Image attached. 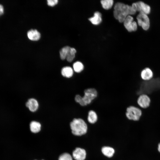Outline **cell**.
Instances as JSON below:
<instances>
[{"instance_id":"1","label":"cell","mask_w":160,"mask_h":160,"mask_svg":"<svg viewBox=\"0 0 160 160\" xmlns=\"http://www.w3.org/2000/svg\"><path fill=\"white\" fill-rule=\"evenodd\" d=\"M114 9V16L120 23L123 22L128 16L134 14L136 12L132 6L120 2L115 4Z\"/></svg>"},{"instance_id":"2","label":"cell","mask_w":160,"mask_h":160,"mask_svg":"<svg viewBox=\"0 0 160 160\" xmlns=\"http://www.w3.org/2000/svg\"><path fill=\"white\" fill-rule=\"evenodd\" d=\"M84 96L82 97L80 95H76L75 101L82 106H86L90 104L97 95L96 90L94 88L87 89L84 90Z\"/></svg>"},{"instance_id":"3","label":"cell","mask_w":160,"mask_h":160,"mask_svg":"<svg viewBox=\"0 0 160 160\" xmlns=\"http://www.w3.org/2000/svg\"><path fill=\"white\" fill-rule=\"evenodd\" d=\"M70 126L72 133L75 135L81 136L87 132V125L81 119H74L71 122Z\"/></svg>"},{"instance_id":"4","label":"cell","mask_w":160,"mask_h":160,"mask_svg":"<svg viewBox=\"0 0 160 160\" xmlns=\"http://www.w3.org/2000/svg\"><path fill=\"white\" fill-rule=\"evenodd\" d=\"M142 114L141 110L134 106H128L126 110V117L130 120L138 121L140 120Z\"/></svg>"},{"instance_id":"5","label":"cell","mask_w":160,"mask_h":160,"mask_svg":"<svg viewBox=\"0 0 160 160\" xmlns=\"http://www.w3.org/2000/svg\"><path fill=\"white\" fill-rule=\"evenodd\" d=\"M138 25L141 26L145 30L148 29L150 27V20L147 15L143 12H140L137 17Z\"/></svg>"},{"instance_id":"6","label":"cell","mask_w":160,"mask_h":160,"mask_svg":"<svg viewBox=\"0 0 160 160\" xmlns=\"http://www.w3.org/2000/svg\"><path fill=\"white\" fill-rule=\"evenodd\" d=\"M132 6L136 11H138L140 12H142L147 15L150 12V6L143 1H139L134 3Z\"/></svg>"},{"instance_id":"7","label":"cell","mask_w":160,"mask_h":160,"mask_svg":"<svg viewBox=\"0 0 160 160\" xmlns=\"http://www.w3.org/2000/svg\"><path fill=\"white\" fill-rule=\"evenodd\" d=\"M124 25L129 32L135 31L137 28V25L135 21H133V18L131 15L128 16L124 22Z\"/></svg>"},{"instance_id":"8","label":"cell","mask_w":160,"mask_h":160,"mask_svg":"<svg viewBox=\"0 0 160 160\" xmlns=\"http://www.w3.org/2000/svg\"><path fill=\"white\" fill-rule=\"evenodd\" d=\"M137 102L140 107L142 108L145 109L149 106L151 100L147 95L142 94L139 97Z\"/></svg>"},{"instance_id":"9","label":"cell","mask_w":160,"mask_h":160,"mask_svg":"<svg viewBox=\"0 0 160 160\" xmlns=\"http://www.w3.org/2000/svg\"><path fill=\"white\" fill-rule=\"evenodd\" d=\"M86 156V151L84 149L77 148L73 152V156L76 160H84Z\"/></svg>"},{"instance_id":"10","label":"cell","mask_w":160,"mask_h":160,"mask_svg":"<svg viewBox=\"0 0 160 160\" xmlns=\"http://www.w3.org/2000/svg\"><path fill=\"white\" fill-rule=\"evenodd\" d=\"M153 73L149 68L147 67L142 70L141 73V76L142 79L145 81L151 79L153 77Z\"/></svg>"},{"instance_id":"11","label":"cell","mask_w":160,"mask_h":160,"mask_svg":"<svg viewBox=\"0 0 160 160\" xmlns=\"http://www.w3.org/2000/svg\"><path fill=\"white\" fill-rule=\"evenodd\" d=\"M26 106L30 111L34 112L38 109L39 104L36 100L34 98H31L26 103Z\"/></svg>"},{"instance_id":"12","label":"cell","mask_w":160,"mask_h":160,"mask_svg":"<svg viewBox=\"0 0 160 160\" xmlns=\"http://www.w3.org/2000/svg\"><path fill=\"white\" fill-rule=\"evenodd\" d=\"M28 38L32 41H37L41 37L40 33L36 29H31L27 32Z\"/></svg>"},{"instance_id":"13","label":"cell","mask_w":160,"mask_h":160,"mask_svg":"<svg viewBox=\"0 0 160 160\" xmlns=\"http://www.w3.org/2000/svg\"><path fill=\"white\" fill-rule=\"evenodd\" d=\"M101 14L99 12H96L94 13V16L89 19V20L93 25H98L102 21Z\"/></svg>"},{"instance_id":"14","label":"cell","mask_w":160,"mask_h":160,"mask_svg":"<svg viewBox=\"0 0 160 160\" xmlns=\"http://www.w3.org/2000/svg\"><path fill=\"white\" fill-rule=\"evenodd\" d=\"M101 151L105 156L109 158L113 156L115 153V150L113 148L106 146L103 147Z\"/></svg>"},{"instance_id":"15","label":"cell","mask_w":160,"mask_h":160,"mask_svg":"<svg viewBox=\"0 0 160 160\" xmlns=\"http://www.w3.org/2000/svg\"><path fill=\"white\" fill-rule=\"evenodd\" d=\"M62 76L65 77L69 78L72 77L73 74V71L72 68L69 66L63 67L61 71Z\"/></svg>"},{"instance_id":"16","label":"cell","mask_w":160,"mask_h":160,"mask_svg":"<svg viewBox=\"0 0 160 160\" xmlns=\"http://www.w3.org/2000/svg\"><path fill=\"white\" fill-rule=\"evenodd\" d=\"M97 120V116L95 111L91 110L89 111L88 113L87 120L90 123L94 124Z\"/></svg>"},{"instance_id":"17","label":"cell","mask_w":160,"mask_h":160,"mask_svg":"<svg viewBox=\"0 0 160 160\" xmlns=\"http://www.w3.org/2000/svg\"><path fill=\"white\" fill-rule=\"evenodd\" d=\"M30 126L31 131L33 133H37L40 130L41 125L38 122L35 121H31L30 123Z\"/></svg>"},{"instance_id":"18","label":"cell","mask_w":160,"mask_h":160,"mask_svg":"<svg viewBox=\"0 0 160 160\" xmlns=\"http://www.w3.org/2000/svg\"><path fill=\"white\" fill-rule=\"evenodd\" d=\"M71 48L68 46H65L61 49L60 51V55L61 59L63 60L66 58Z\"/></svg>"},{"instance_id":"19","label":"cell","mask_w":160,"mask_h":160,"mask_svg":"<svg viewBox=\"0 0 160 160\" xmlns=\"http://www.w3.org/2000/svg\"><path fill=\"white\" fill-rule=\"evenodd\" d=\"M101 3L104 9L108 10L112 7L113 1L112 0H103L101 1Z\"/></svg>"},{"instance_id":"20","label":"cell","mask_w":160,"mask_h":160,"mask_svg":"<svg viewBox=\"0 0 160 160\" xmlns=\"http://www.w3.org/2000/svg\"><path fill=\"white\" fill-rule=\"evenodd\" d=\"M74 71L78 73L81 72L84 68V66L82 63L80 61H76L73 65Z\"/></svg>"},{"instance_id":"21","label":"cell","mask_w":160,"mask_h":160,"mask_svg":"<svg viewBox=\"0 0 160 160\" xmlns=\"http://www.w3.org/2000/svg\"><path fill=\"white\" fill-rule=\"evenodd\" d=\"M76 52V49L73 48L71 47L66 58L67 61L69 62L72 61L75 57Z\"/></svg>"},{"instance_id":"22","label":"cell","mask_w":160,"mask_h":160,"mask_svg":"<svg viewBox=\"0 0 160 160\" xmlns=\"http://www.w3.org/2000/svg\"><path fill=\"white\" fill-rule=\"evenodd\" d=\"M58 160H73V159L70 154L64 153L60 156Z\"/></svg>"},{"instance_id":"23","label":"cell","mask_w":160,"mask_h":160,"mask_svg":"<svg viewBox=\"0 0 160 160\" xmlns=\"http://www.w3.org/2000/svg\"><path fill=\"white\" fill-rule=\"evenodd\" d=\"M47 4L51 6H53L56 4L58 2L57 0H47Z\"/></svg>"},{"instance_id":"24","label":"cell","mask_w":160,"mask_h":160,"mask_svg":"<svg viewBox=\"0 0 160 160\" xmlns=\"http://www.w3.org/2000/svg\"><path fill=\"white\" fill-rule=\"evenodd\" d=\"M4 9L3 6L0 4V16L2 15L4 13Z\"/></svg>"},{"instance_id":"25","label":"cell","mask_w":160,"mask_h":160,"mask_svg":"<svg viewBox=\"0 0 160 160\" xmlns=\"http://www.w3.org/2000/svg\"><path fill=\"white\" fill-rule=\"evenodd\" d=\"M158 150L160 153V143L158 145Z\"/></svg>"},{"instance_id":"26","label":"cell","mask_w":160,"mask_h":160,"mask_svg":"<svg viewBox=\"0 0 160 160\" xmlns=\"http://www.w3.org/2000/svg\"></svg>"}]
</instances>
